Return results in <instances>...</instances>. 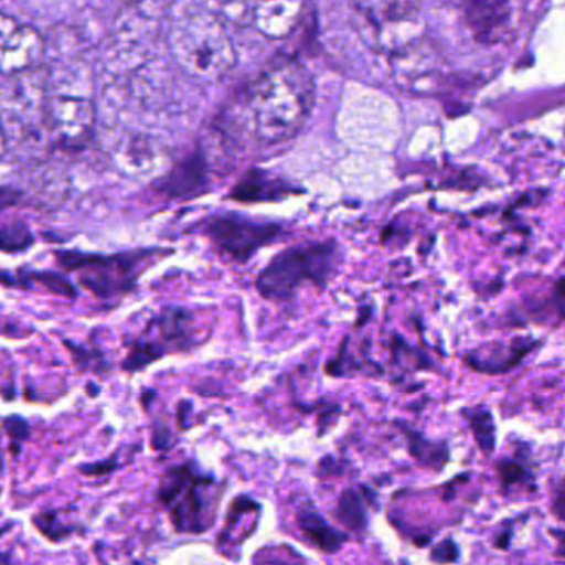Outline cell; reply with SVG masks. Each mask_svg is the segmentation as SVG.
Listing matches in <instances>:
<instances>
[{
	"mask_svg": "<svg viewBox=\"0 0 565 565\" xmlns=\"http://www.w3.org/2000/svg\"><path fill=\"white\" fill-rule=\"evenodd\" d=\"M312 104V77L302 65L297 62L273 65L250 87L254 134L266 145L289 140L306 125Z\"/></svg>",
	"mask_w": 565,
	"mask_h": 565,
	"instance_id": "cell-1",
	"label": "cell"
},
{
	"mask_svg": "<svg viewBox=\"0 0 565 565\" xmlns=\"http://www.w3.org/2000/svg\"><path fill=\"white\" fill-rule=\"evenodd\" d=\"M174 249L143 247L117 254L84 253V250H54L55 264L62 273L77 274L78 286L95 299L111 302L121 300L137 290L141 276L173 256Z\"/></svg>",
	"mask_w": 565,
	"mask_h": 565,
	"instance_id": "cell-2",
	"label": "cell"
},
{
	"mask_svg": "<svg viewBox=\"0 0 565 565\" xmlns=\"http://www.w3.org/2000/svg\"><path fill=\"white\" fill-rule=\"evenodd\" d=\"M226 486L203 471L193 459L164 469L157 501L167 511L177 534L201 535L216 524Z\"/></svg>",
	"mask_w": 565,
	"mask_h": 565,
	"instance_id": "cell-3",
	"label": "cell"
},
{
	"mask_svg": "<svg viewBox=\"0 0 565 565\" xmlns=\"http://www.w3.org/2000/svg\"><path fill=\"white\" fill-rule=\"evenodd\" d=\"M339 260V244L333 239L287 247L257 274V294L267 302H294L303 284H312L317 289L327 287Z\"/></svg>",
	"mask_w": 565,
	"mask_h": 565,
	"instance_id": "cell-4",
	"label": "cell"
},
{
	"mask_svg": "<svg viewBox=\"0 0 565 565\" xmlns=\"http://www.w3.org/2000/svg\"><path fill=\"white\" fill-rule=\"evenodd\" d=\"M178 64L198 78L223 77L234 65V51L220 21L206 14L188 15L171 32Z\"/></svg>",
	"mask_w": 565,
	"mask_h": 565,
	"instance_id": "cell-5",
	"label": "cell"
},
{
	"mask_svg": "<svg viewBox=\"0 0 565 565\" xmlns=\"http://www.w3.org/2000/svg\"><path fill=\"white\" fill-rule=\"evenodd\" d=\"M284 226L273 221L254 220L237 213H223L204 223L203 236L221 256L247 264L260 249L282 239Z\"/></svg>",
	"mask_w": 565,
	"mask_h": 565,
	"instance_id": "cell-6",
	"label": "cell"
},
{
	"mask_svg": "<svg viewBox=\"0 0 565 565\" xmlns=\"http://www.w3.org/2000/svg\"><path fill=\"white\" fill-rule=\"evenodd\" d=\"M141 335L153 340L164 355L191 353L210 339L201 333L196 313L183 306L163 307L148 320Z\"/></svg>",
	"mask_w": 565,
	"mask_h": 565,
	"instance_id": "cell-7",
	"label": "cell"
},
{
	"mask_svg": "<svg viewBox=\"0 0 565 565\" xmlns=\"http://www.w3.org/2000/svg\"><path fill=\"white\" fill-rule=\"evenodd\" d=\"M260 511H263V508H260L259 502L250 495H236L231 501L224 527L217 534L216 545L221 554L230 555V552L234 548H241V545L257 531Z\"/></svg>",
	"mask_w": 565,
	"mask_h": 565,
	"instance_id": "cell-8",
	"label": "cell"
},
{
	"mask_svg": "<svg viewBox=\"0 0 565 565\" xmlns=\"http://www.w3.org/2000/svg\"><path fill=\"white\" fill-rule=\"evenodd\" d=\"M535 349H537V342L532 339H514L509 343H489V345L472 350L466 359V363L476 372L484 373V375H501L519 365L524 356Z\"/></svg>",
	"mask_w": 565,
	"mask_h": 565,
	"instance_id": "cell-9",
	"label": "cell"
},
{
	"mask_svg": "<svg viewBox=\"0 0 565 565\" xmlns=\"http://www.w3.org/2000/svg\"><path fill=\"white\" fill-rule=\"evenodd\" d=\"M302 193L299 188L273 177L266 171L250 170L227 194V200L241 204L280 203L290 196Z\"/></svg>",
	"mask_w": 565,
	"mask_h": 565,
	"instance_id": "cell-10",
	"label": "cell"
},
{
	"mask_svg": "<svg viewBox=\"0 0 565 565\" xmlns=\"http://www.w3.org/2000/svg\"><path fill=\"white\" fill-rule=\"evenodd\" d=\"M207 188V170L203 154L193 157L178 164L170 174L158 183V191L170 200H193L201 196Z\"/></svg>",
	"mask_w": 565,
	"mask_h": 565,
	"instance_id": "cell-11",
	"label": "cell"
},
{
	"mask_svg": "<svg viewBox=\"0 0 565 565\" xmlns=\"http://www.w3.org/2000/svg\"><path fill=\"white\" fill-rule=\"evenodd\" d=\"M294 522L303 541L323 554H337L349 539L345 532L333 527L312 505H300L294 515Z\"/></svg>",
	"mask_w": 565,
	"mask_h": 565,
	"instance_id": "cell-12",
	"label": "cell"
},
{
	"mask_svg": "<svg viewBox=\"0 0 565 565\" xmlns=\"http://www.w3.org/2000/svg\"><path fill=\"white\" fill-rule=\"evenodd\" d=\"M300 8L302 0H253L250 11L264 34L279 38L294 28Z\"/></svg>",
	"mask_w": 565,
	"mask_h": 565,
	"instance_id": "cell-13",
	"label": "cell"
},
{
	"mask_svg": "<svg viewBox=\"0 0 565 565\" xmlns=\"http://www.w3.org/2000/svg\"><path fill=\"white\" fill-rule=\"evenodd\" d=\"M52 111V131L58 134L62 141H78L87 134L92 124L90 107L85 100L58 98Z\"/></svg>",
	"mask_w": 565,
	"mask_h": 565,
	"instance_id": "cell-14",
	"label": "cell"
},
{
	"mask_svg": "<svg viewBox=\"0 0 565 565\" xmlns=\"http://www.w3.org/2000/svg\"><path fill=\"white\" fill-rule=\"evenodd\" d=\"M14 286L24 287V289L41 286L47 292L68 300H75L78 297V289L68 279L67 274L54 273V270H34L31 267H22L15 273V276H12V282L6 284V287Z\"/></svg>",
	"mask_w": 565,
	"mask_h": 565,
	"instance_id": "cell-15",
	"label": "cell"
},
{
	"mask_svg": "<svg viewBox=\"0 0 565 565\" xmlns=\"http://www.w3.org/2000/svg\"><path fill=\"white\" fill-rule=\"evenodd\" d=\"M125 347H127V355L121 360L120 369L121 372L128 373V375L143 372V370L150 369L153 363L160 362L167 356L153 340L143 335L125 340Z\"/></svg>",
	"mask_w": 565,
	"mask_h": 565,
	"instance_id": "cell-16",
	"label": "cell"
},
{
	"mask_svg": "<svg viewBox=\"0 0 565 565\" xmlns=\"http://www.w3.org/2000/svg\"><path fill=\"white\" fill-rule=\"evenodd\" d=\"M337 521L349 529V531L355 532V534H362L369 525V514H366V501L365 495L356 489H345L340 494L339 501H337L335 512Z\"/></svg>",
	"mask_w": 565,
	"mask_h": 565,
	"instance_id": "cell-17",
	"label": "cell"
},
{
	"mask_svg": "<svg viewBox=\"0 0 565 565\" xmlns=\"http://www.w3.org/2000/svg\"><path fill=\"white\" fill-rule=\"evenodd\" d=\"M406 439H408V451L416 461L433 469H441L448 462L449 452L446 445H436L429 441L418 431H413L405 426Z\"/></svg>",
	"mask_w": 565,
	"mask_h": 565,
	"instance_id": "cell-18",
	"label": "cell"
},
{
	"mask_svg": "<svg viewBox=\"0 0 565 565\" xmlns=\"http://www.w3.org/2000/svg\"><path fill=\"white\" fill-rule=\"evenodd\" d=\"M476 445L484 455H492L495 448V425L491 412L486 406H475L465 413Z\"/></svg>",
	"mask_w": 565,
	"mask_h": 565,
	"instance_id": "cell-19",
	"label": "cell"
},
{
	"mask_svg": "<svg viewBox=\"0 0 565 565\" xmlns=\"http://www.w3.org/2000/svg\"><path fill=\"white\" fill-rule=\"evenodd\" d=\"M32 524L47 541L54 542V544L64 542L65 539L72 537L78 532L77 524H68V522L62 521L58 509H42V511L35 512L32 515Z\"/></svg>",
	"mask_w": 565,
	"mask_h": 565,
	"instance_id": "cell-20",
	"label": "cell"
},
{
	"mask_svg": "<svg viewBox=\"0 0 565 565\" xmlns=\"http://www.w3.org/2000/svg\"><path fill=\"white\" fill-rule=\"evenodd\" d=\"M65 349L71 352L72 362L75 363L82 373L92 372L95 375H108L111 370V363L108 362L107 355L98 349H87L84 345H77L71 339L64 340Z\"/></svg>",
	"mask_w": 565,
	"mask_h": 565,
	"instance_id": "cell-21",
	"label": "cell"
},
{
	"mask_svg": "<svg viewBox=\"0 0 565 565\" xmlns=\"http://www.w3.org/2000/svg\"><path fill=\"white\" fill-rule=\"evenodd\" d=\"M29 34H31V31L25 28H15L11 38L4 32V61L12 57L11 67H19L22 64L29 65L34 61L35 54L39 52L38 39L32 38L28 44H22Z\"/></svg>",
	"mask_w": 565,
	"mask_h": 565,
	"instance_id": "cell-22",
	"label": "cell"
},
{
	"mask_svg": "<svg viewBox=\"0 0 565 565\" xmlns=\"http://www.w3.org/2000/svg\"><path fill=\"white\" fill-rule=\"evenodd\" d=\"M35 237L24 221H12L2 226L0 247L4 254H21L34 246Z\"/></svg>",
	"mask_w": 565,
	"mask_h": 565,
	"instance_id": "cell-23",
	"label": "cell"
},
{
	"mask_svg": "<svg viewBox=\"0 0 565 565\" xmlns=\"http://www.w3.org/2000/svg\"><path fill=\"white\" fill-rule=\"evenodd\" d=\"M495 469H498L502 489L515 491V489L534 484V472L518 459H501L495 465Z\"/></svg>",
	"mask_w": 565,
	"mask_h": 565,
	"instance_id": "cell-24",
	"label": "cell"
},
{
	"mask_svg": "<svg viewBox=\"0 0 565 565\" xmlns=\"http://www.w3.org/2000/svg\"><path fill=\"white\" fill-rule=\"evenodd\" d=\"M2 428H4L6 436L9 438V449L14 458L21 456L22 446L25 441L31 439V425L28 419L22 416H6L2 422Z\"/></svg>",
	"mask_w": 565,
	"mask_h": 565,
	"instance_id": "cell-25",
	"label": "cell"
},
{
	"mask_svg": "<svg viewBox=\"0 0 565 565\" xmlns=\"http://www.w3.org/2000/svg\"><path fill=\"white\" fill-rule=\"evenodd\" d=\"M125 449H118L114 455L108 456L104 461L98 462H85V465L78 466V471L82 476L87 478H100V476L114 475L118 469L124 468V462L120 461L124 456Z\"/></svg>",
	"mask_w": 565,
	"mask_h": 565,
	"instance_id": "cell-26",
	"label": "cell"
},
{
	"mask_svg": "<svg viewBox=\"0 0 565 565\" xmlns=\"http://www.w3.org/2000/svg\"><path fill=\"white\" fill-rule=\"evenodd\" d=\"M174 443L177 439H174L173 429L170 426L160 422L151 428V448L154 451H168L173 448Z\"/></svg>",
	"mask_w": 565,
	"mask_h": 565,
	"instance_id": "cell-27",
	"label": "cell"
},
{
	"mask_svg": "<svg viewBox=\"0 0 565 565\" xmlns=\"http://www.w3.org/2000/svg\"><path fill=\"white\" fill-rule=\"evenodd\" d=\"M548 300H551V310L554 312V316L565 320V276L555 282Z\"/></svg>",
	"mask_w": 565,
	"mask_h": 565,
	"instance_id": "cell-28",
	"label": "cell"
},
{
	"mask_svg": "<svg viewBox=\"0 0 565 565\" xmlns=\"http://www.w3.org/2000/svg\"><path fill=\"white\" fill-rule=\"evenodd\" d=\"M552 514L565 524V478L555 486L551 504Z\"/></svg>",
	"mask_w": 565,
	"mask_h": 565,
	"instance_id": "cell-29",
	"label": "cell"
},
{
	"mask_svg": "<svg viewBox=\"0 0 565 565\" xmlns=\"http://www.w3.org/2000/svg\"><path fill=\"white\" fill-rule=\"evenodd\" d=\"M456 558H458V547L452 541L441 542L438 547L433 548V562H455Z\"/></svg>",
	"mask_w": 565,
	"mask_h": 565,
	"instance_id": "cell-30",
	"label": "cell"
},
{
	"mask_svg": "<svg viewBox=\"0 0 565 565\" xmlns=\"http://www.w3.org/2000/svg\"><path fill=\"white\" fill-rule=\"evenodd\" d=\"M552 534L557 539V555L558 557L565 558V531L555 532L552 531Z\"/></svg>",
	"mask_w": 565,
	"mask_h": 565,
	"instance_id": "cell-31",
	"label": "cell"
}]
</instances>
